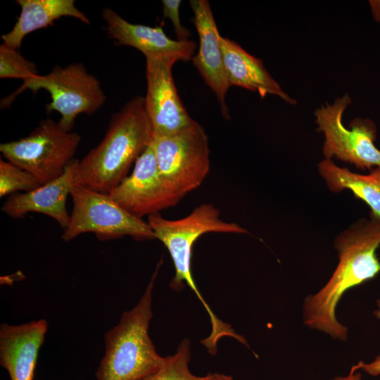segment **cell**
Listing matches in <instances>:
<instances>
[{
	"instance_id": "6",
	"label": "cell",
	"mask_w": 380,
	"mask_h": 380,
	"mask_svg": "<svg viewBox=\"0 0 380 380\" xmlns=\"http://www.w3.org/2000/svg\"><path fill=\"white\" fill-rule=\"evenodd\" d=\"M81 139L78 134L47 118L28 136L1 144L0 151L6 160L31 173L42 185L63 174Z\"/></svg>"
},
{
	"instance_id": "4",
	"label": "cell",
	"mask_w": 380,
	"mask_h": 380,
	"mask_svg": "<svg viewBox=\"0 0 380 380\" xmlns=\"http://www.w3.org/2000/svg\"><path fill=\"white\" fill-rule=\"evenodd\" d=\"M148 223L155 239L164 244L172 260L175 274L170 286L178 291L186 284L197 296L205 310L209 311L210 308L193 278V246L200 236L208 232L248 234V232L237 223L222 220L219 210L210 203L198 205L189 215L178 220H167L159 213L151 215Z\"/></svg>"
},
{
	"instance_id": "18",
	"label": "cell",
	"mask_w": 380,
	"mask_h": 380,
	"mask_svg": "<svg viewBox=\"0 0 380 380\" xmlns=\"http://www.w3.org/2000/svg\"><path fill=\"white\" fill-rule=\"evenodd\" d=\"M318 172L331 191H350L369 207V218L380 221V167L360 174L324 158L318 164Z\"/></svg>"
},
{
	"instance_id": "5",
	"label": "cell",
	"mask_w": 380,
	"mask_h": 380,
	"mask_svg": "<svg viewBox=\"0 0 380 380\" xmlns=\"http://www.w3.org/2000/svg\"><path fill=\"white\" fill-rule=\"evenodd\" d=\"M152 145L160 174L179 201L197 189L209 172L208 138L194 120L171 135L153 133Z\"/></svg>"
},
{
	"instance_id": "3",
	"label": "cell",
	"mask_w": 380,
	"mask_h": 380,
	"mask_svg": "<svg viewBox=\"0 0 380 380\" xmlns=\"http://www.w3.org/2000/svg\"><path fill=\"white\" fill-rule=\"evenodd\" d=\"M156 273L138 303L124 312L118 324L106 333L97 380H143L162 366L165 357L156 352L148 335Z\"/></svg>"
},
{
	"instance_id": "12",
	"label": "cell",
	"mask_w": 380,
	"mask_h": 380,
	"mask_svg": "<svg viewBox=\"0 0 380 380\" xmlns=\"http://www.w3.org/2000/svg\"><path fill=\"white\" fill-rule=\"evenodd\" d=\"M194 13L191 22L197 30L199 48L192 61L206 84L216 95L223 116L229 118L225 96L230 86L228 82L220 44V34L212 10L207 0H191Z\"/></svg>"
},
{
	"instance_id": "19",
	"label": "cell",
	"mask_w": 380,
	"mask_h": 380,
	"mask_svg": "<svg viewBox=\"0 0 380 380\" xmlns=\"http://www.w3.org/2000/svg\"><path fill=\"white\" fill-rule=\"evenodd\" d=\"M190 357V341L185 338L175 354L165 357L162 366L143 380H203L204 376H196L191 372L189 367Z\"/></svg>"
},
{
	"instance_id": "26",
	"label": "cell",
	"mask_w": 380,
	"mask_h": 380,
	"mask_svg": "<svg viewBox=\"0 0 380 380\" xmlns=\"http://www.w3.org/2000/svg\"><path fill=\"white\" fill-rule=\"evenodd\" d=\"M203 380H234L232 376L220 373H210L204 376Z\"/></svg>"
},
{
	"instance_id": "10",
	"label": "cell",
	"mask_w": 380,
	"mask_h": 380,
	"mask_svg": "<svg viewBox=\"0 0 380 380\" xmlns=\"http://www.w3.org/2000/svg\"><path fill=\"white\" fill-rule=\"evenodd\" d=\"M177 61L179 59L174 56L146 57L147 91L144 100L153 134H173L193 121L173 80L172 68Z\"/></svg>"
},
{
	"instance_id": "2",
	"label": "cell",
	"mask_w": 380,
	"mask_h": 380,
	"mask_svg": "<svg viewBox=\"0 0 380 380\" xmlns=\"http://www.w3.org/2000/svg\"><path fill=\"white\" fill-rule=\"evenodd\" d=\"M152 139L144 97L137 96L112 115L103 139L77 161L74 185L108 194L127 177Z\"/></svg>"
},
{
	"instance_id": "24",
	"label": "cell",
	"mask_w": 380,
	"mask_h": 380,
	"mask_svg": "<svg viewBox=\"0 0 380 380\" xmlns=\"http://www.w3.org/2000/svg\"><path fill=\"white\" fill-rule=\"evenodd\" d=\"M356 372L357 371H355L352 367L348 375L346 376H336L331 380H361V373Z\"/></svg>"
},
{
	"instance_id": "7",
	"label": "cell",
	"mask_w": 380,
	"mask_h": 380,
	"mask_svg": "<svg viewBox=\"0 0 380 380\" xmlns=\"http://www.w3.org/2000/svg\"><path fill=\"white\" fill-rule=\"evenodd\" d=\"M73 208L61 238L69 241L86 232H94L101 241L130 236L137 240L155 239L148 222L119 205L109 195L73 185L70 194Z\"/></svg>"
},
{
	"instance_id": "25",
	"label": "cell",
	"mask_w": 380,
	"mask_h": 380,
	"mask_svg": "<svg viewBox=\"0 0 380 380\" xmlns=\"http://www.w3.org/2000/svg\"><path fill=\"white\" fill-rule=\"evenodd\" d=\"M374 19L380 23V1H369Z\"/></svg>"
},
{
	"instance_id": "22",
	"label": "cell",
	"mask_w": 380,
	"mask_h": 380,
	"mask_svg": "<svg viewBox=\"0 0 380 380\" xmlns=\"http://www.w3.org/2000/svg\"><path fill=\"white\" fill-rule=\"evenodd\" d=\"M163 15L170 20L174 27L177 40L186 41L191 37L190 32L183 27L179 18L180 0H163Z\"/></svg>"
},
{
	"instance_id": "21",
	"label": "cell",
	"mask_w": 380,
	"mask_h": 380,
	"mask_svg": "<svg viewBox=\"0 0 380 380\" xmlns=\"http://www.w3.org/2000/svg\"><path fill=\"white\" fill-rule=\"evenodd\" d=\"M39 75L36 65L16 49L0 46V77L21 79L23 82Z\"/></svg>"
},
{
	"instance_id": "9",
	"label": "cell",
	"mask_w": 380,
	"mask_h": 380,
	"mask_svg": "<svg viewBox=\"0 0 380 380\" xmlns=\"http://www.w3.org/2000/svg\"><path fill=\"white\" fill-rule=\"evenodd\" d=\"M350 103L346 94L333 104L315 110L318 129L324 136L323 155L325 159L336 158L362 170L380 167V149L374 144L377 134L374 122L357 117L350 122V129L342 122L343 112Z\"/></svg>"
},
{
	"instance_id": "27",
	"label": "cell",
	"mask_w": 380,
	"mask_h": 380,
	"mask_svg": "<svg viewBox=\"0 0 380 380\" xmlns=\"http://www.w3.org/2000/svg\"><path fill=\"white\" fill-rule=\"evenodd\" d=\"M374 315L380 320V298L376 300V308L374 312Z\"/></svg>"
},
{
	"instance_id": "20",
	"label": "cell",
	"mask_w": 380,
	"mask_h": 380,
	"mask_svg": "<svg viewBox=\"0 0 380 380\" xmlns=\"http://www.w3.org/2000/svg\"><path fill=\"white\" fill-rule=\"evenodd\" d=\"M41 186L31 173L14 163L0 159V197L18 191L28 192Z\"/></svg>"
},
{
	"instance_id": "16",
	"label": "cell",
	"mask_w": 380,
	"mask_h": 380,
	"mask_svg": "<svg viewBox=\"0 0 380 380\" xmlns=\"http://www.w3.org/2000/svg\"><path fill=\"white\" fill-rule=\"evenodd\" d=\"M220 44L230 87L238 86L257 91L262 98L267 94L276 95L291 105L296 103L272 78L261 60L227 37L220 35Z\"/></svg>"
},
{
	"instance_id": "11",
	"label": "cell",
	"mask_w": 380,
	"mask_h": 380,
	"mask_svg": "<svg viewBox=\"0 0 380 380\" xmlns=\"http://www.w3.org/2000/svg\"><path fill=\"white\" fill-rule=\"evenodd\" d=\"M108 194L126 211L141 219L179 201L160 174L152 141L137 159L132 172Z\"/></svg>"
},
{
	"instance_id": "15",
	"label": "cell",
	"mask_w": 380,
	"mask_h": 380,
	"mask_svg": "<svg viewBox=\"0 0 380 380\" xmlns=\"http://www.w3.org/2000/svg\"><path fill=\"white\" fill-rule=\"evenodd\" d=\"M77 161L72 160L57 179L32 191L8 196L1 210L13 218H22L29 213H42L55 220L64 229L70 222L66 201L74 185Z\"/></svg>"
},
{
	"instance_id": "1",
	"label": "cell",
	"mask_w": 380,
	"mask_h": 380,
	"mask_svg": "<svg viewBox=\"0 0 380 380\" xmlns=\"http://www.w3.org/2000/svg\"><path fill=\"white\" fill-rule=\"evenodd\" d=\"M380 246V221L362 217L341 232L334 247L338 263L327 283L304 300L303 322L307 327L346 341L348 328L336 317L344 293L374 278L380 272L377 250Z\"/></svg>"
},
{
	"instance_id": "8",
	"label": "cell",
	"mask_w": 380,
	"mask_h": 380,
	"mask_svg": "<svg viewBox=\"0 0 380 380\" xmlns=\"http://www.w3.org/2000/svg\"><path fill=\"white\" fill-rule=\"evenodd\" d=\"M27 89L34 93L39 89L49 93L51 101L46 105V112L59 113L58 122L68 131H71L80 114L94 113L106 100L98 79L81 63L65 67L56 65L47 75L32 77L23 82L11 99Z\"/></svg>"
},
{
	"instance_id": "23",
	"label": "cell",
	"mask_w": 380,
	"mask_h": 380,
	"mask_svg": "<svg viewBox=\"0 0 380 380\" xmlns=\"http://www.w3.org/2000/svg\"><path fill=\"white\" fill-rule=\"evenodd\" d=\"M353 367L355 371L362 370L371 376H379L380 375V355H377L371 362L365 363L360 361Z\"/></svg>"
},
{
	"instance_id": "17",
	"label": "cell",
	"mask_w": 380,
	"mask_h": 380,
	"mask_svg": "<svg viewBox=\"0 0 380 380\" xmlns=\"http://www.w3.org/2000/svg\"><path fill=\"white\" fill-rule=\"evenodd\" d=\"M21 8L13 29L3 34V44L19 49L23 39L30 33L50 25L62 17H72L89 24V18L75 5L74 0H18Z\"/></svg>"
},
{
	"instance_id": "13",
	"label": "cell",
	"mask_w": 380,
	"mask_h": 380,
	"mask_svg": "<svg viewBox=\"0 0 380 380\" xmlns=\"http://www.w3.org/2000/svg\"><path fill=\"white\" fill-rule=\"evenodd\" d=\"M48 324L44 319L0 327V364L11 380H33Z\"/></svg>"
},
{
	"instance_id": "14",
	"label": "cell",
	"mask_w": 380,
	"mask_h": 380,
	"mask_svg": "<svg viewBox=\"0 0 380 380\" xmlns=\"http://www.w3.org/2000/svg\"><path fill=\"white\" fill-rule=\"evenodd\" d=\"M102 17L109 36L119 44L129 46L140 51L145 57L174 56L179 61L192 60L196 44L194 41L173 40L161 27L131 23L113 9L104 8Z\"/></svg>"
}]
</instances>
